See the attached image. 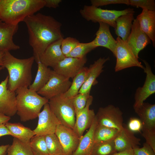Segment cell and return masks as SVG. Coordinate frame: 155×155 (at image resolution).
I'll return each instance as SVG.
<instances>
[{"mask_svg":"<svg viewBox=\"0 0 155 155\" xmlns=\"http://www.w3.org/2000/svg\"><path fill=\"white\" fill-rule=\"evenodd\" d=\"M24 22L27 28L29 43L37 63L50 44L63 38L61 31L62 24L52 16L40 13L27 17Z\"/></svg>","mask_w":155,"mask_h":155,"instance_id":"1","label":"cell"},{"mask_svg":"<svg viewBox=\"0 0 155 155\" xmlns=\"http://www.w3.org/2000/svg\"><path fill=\"white\" fill-rule=\"evenodd\" d=\"M34 61L33 56L20 59L14 57L9 51L4 52L3 67L8 72L7 87L9 90L15 92L20 88L30 86L32 80V67Z\"/></svg>","mask_w":155,"mask_h":155,"instance_id":"2","label":"cell"},{"mask_svg":"<svg viewBox=\"0 0 155 155\" xmlns=\"http://www.w3.org/2000/svg\"><path fill=\"white\" fill-rule=\"evenodd\" d=\"M44 0H0V20L17 25L45 7Z\"/></svg>","mask_w":155,"mask_h":155,"instance_id":"3","label":"cell"},{"mask_svg":"<svg viewBox=\"0 0 155 155\" xmlns=\"http://www.w3.org/2000/svg\"><path fill=\"white\" fill-rule=\"evenodd\" d=\"M16 92V113L22 122L38 117L42 108L49 100L28 87H21Z\"/></svg>","mask_w":155,"mask_h":155,"instance_id":"4","label":"cell"},{"mask_svg":"<svg viewBox=\"0 0 155 155\" xmlns=\"http://www.w3.org/2000/svg\"><path fill=\"white\" fill-rule=\"evenodd\" d=\"M134 11V9L130 8L121 10H108L102 9L91 5H84L80 11L82 17L88 21L94 23H104L115 29V21L118 17Z\"/></svg>","mask_w":155,"mask_h":155,"instance_id":"5","label":"cell"},{"mask_svg":"<svg viewBox=\"0 0 155 155\" xmlns=\"http://www.w3.org/2000/svg\"><path fill=\"white\" fill-rule=\"evenodd\" d=\"M50 108L61 123L73 129L75 119V113L71 98L61 94L49 100Z\"/></svg>","mask_w":155,"mask_h":155,"instance_id":"6","label":"cell"},{"mask_svg":"<svg viewBox=\"0 0 155 155\" xmlns=\"http://www.w3.org/2000/svg\"><path fill=\"white\" fill-rule=\"evenodd\" d=\"M116 40L117 45L113 54L116 58L115 72L133 67L143 69L144 67L136 57L126 42L119 37Z\"/></svg>","mask_w":155,"mask_h":155,"instance_id":"7","label":"cell"},{"mask_svg":"<svg viewBox=\"0 0 155 155\" xmlns=\"http://www.w3.org/2000/svg\"><path fill=\"white\" fill-rule=\"evenodd\" d=\"M142 125V136L146 141L155 139V104L144 102L134 109Z\"/></svg>","mask_w":155,"mask_h":155,"instance_id":"8","label":"cell"},{"mask_svg":"<svg viewBox=\"0 0 155 155\" xmlns=\"http://www.w3.org/2000/svg\"><path fill=\"white\" fill-rule=\"evenodd\" d=\"M71 84L69 79L52 70L48 81L37 93L49 100L55 96L65 93Z\"/></svg>","mask_w":155,"mask_h":155,"instance_id":"9","label":"cell"},{"mask_svg":"<svg viewBox=\"0 0 155 155\" xmlns=\"http://www.w3.org/2000/svg\"><path fill=\"white\" fill-rule=\"evenodd\" d=\"M98 125L117 129L123 127V113L120 109L112 104L99 108L95 116Z\"/></svg>","mask_w":155,"mask_h":155,"instance_id":"10","label":"cell"},{"mask_svg":"<svg viewBox=\"0 0 155 155\" xmlns=\"http://www.w3.org/2000/svg\"><path fill=\"white\" fill-rule=\"evenodd\" d=\"M38 117L37 125L33 130L36 135L45 136L54 133L57 126L61 124L51 110L48 102L44 105L42 111Z\"/></svg>","mask_w":155,"mask_h":155,"instance_id":"11","label":"cell"},{"mask_svg":"<svg viewBox=\"0 0 155 155\" xmlns=\"http://www.w3.org/2000/svg\"><path fill=\"white\" fill-rule=\"evenodd\" d=\"M142 61L145 65L143 69L146 77L143 86L138 87L136 90L134 109L142 104L149 97L155 93V75L148 62L145 60Z\"/></svg>","mask_w":155,"mask_h":155,"instance_id":"12","label":"cell"},{"mask_svg":"<svg viewBox=\"0 0 155 155\" xmlns=\"http://www.w3.org/2000/svg\"><path fill=\"white\" fill-rule=\"evenodd\" d=\"M125 42L138 59L139 52L151 43L150 39L142 30L136 18L133 22L130 34Z\"/></svg>","mask_w":155,"mask_h":155,"instance_id":"13","label":"cell"},{"mask_svg":"<svg viewBox=\"0 0 155 155\" xmlns=\"http://www.w3.org/2000/svg\"><path fill=\"white\" fill-rule=\"evenodd\" d=\"M55 133L61 144L64 155H72L78 147L80 137L73 129L61 124L57 127Z\"/></svg>","mask_w":155,"mask_h":155,"instance_id":"14","label":"cell"},{"mask_svg":"<svg viewBox=\"0 0 155 155\" xmlns=\"http://www.w3.org/2000/svg\"><path fill=\"white\" fill-rule=\"evenodd\" d=\"M8 75L0 83V113L9 117L16 113V94L7 87Z\"/></svg>","mask_w":155,"mask_h":155,"instance_id":"15","label":"cell"},{"mask_svg":"<svg viewBox=\"0 0 155 155\" xmlns=\"http://www.w3.org/2000/svg\"><path fill=\"white\" fill-rule=\"evenodd\" d=\"M93 97L90 95L85 107L75 114V119L73 129L80 138L84 132L91 126L95 117L94 111L90 109L93 100Z\"/></svg>","mask_w":155,"mask_h":155,"instance_id":"16","label":"cell"},{"mask_svg":"<svg viewBox=\"0 0 155 155\" xmlns=\"http://www.w3.org/2000/svg\"><path fill=\"white\" fill-rule=\"evenodd\" d=\"M87 61L86 57L82 58L65 57L53 68V70L66 78L73 79Z\"/></svg>","mask_w":155,"mask_h":155,"instance_id":"17","label":"cell"},{"mask_svg":"<svg viewBox=\"0 0 155 155\" xmlns=\"http://www.w3.org/2000/svg\"><path fill=\"white\" fill-rule=\"evenodd\" d=\"M140 141V139L135 135L134 133L123 125L113 140L116 152L139 147Z\"/></svg>","mask_w":155,"mask_h":155,"instance_id":"18","label":"cell"},{"mask_svg":"<svg viewBox=\"0 0 155 155\" xmlns=\"http://www.w3.org/2000/svg\"><path fill=\"white\" fill-rule=\"evenodd\" d=\"M109 59V57H100L90 65L88 67L84 83L79 93L90 92L92 86L98 82L96 78L103 71L104 64Z\"/></svg>","mask_w":155,"mask_h":155,"instance_id":"19","label":"cell"},{"mask_svg":"<svg viewBox=\"0 0 155 155\" xmlns=\"http://www.w3.org/2000/svg\"><path fill=\"white\" fill-rule=\"evenodd\" d=\"M18 29V25L10 24L0 20V51H9L20 49V47L13 40Z\"/></svg>","mask_w":155,"mask_h":155,"instance_id":"20","label":"cell"},{"mask_svg":"<svg viewBox=\"0 0 155 155\" xmlns=\"http://www.w3.org/2000/svg\"><path fill=\"white\" fill-rule=\"evenodd\" d=\"M63 38L50 44L40 56L39 61L46 66L53 68L65 57L61 49V44Z\"/></svg>","mask_w":155,"mask_h":155,"instance_id":"21","label":"cell"},{"mask_svg":"<svg viewBox=\"0 0 155 155\" xmlns=\"http://www.w3.org/2000/svg\"><path fill=\"white\" fill-rule=\"evenodd\" d=\"M99 26L95 34L96 37L92 42L96 48L103 47L110 50L114 54L117 45V41L110 31V26L102 22L99 23Z\"/></svg>","mask_w":155,"mask_h":155,"instance_id":"22","label":"cell"},{"mask_svg":"<svg viewBox=\"0 0 155 155\" xmlns=\"http://www.w3.org/2000/svg\"><path fill=\"white\" fill-rule=\"evenodd\" d=\"M138 20L142 30L149 37L155 46V11L142 9L137 15Z\"/></svg>","mask_w":155,"mask_h":155,"instance_id":"23","label":"cell"},{"mask_svg":"<svg viewBox=\"0 0 155 155\" xmlns=\"http://www.w3.org/2000/svg\"><path fill=\"white\" fill-rule=\"evenodd\" d=\"M97 124L95 117L88 131L80 138L78 147L72 155H91L94 143V132Z\"/></svg>","mask_w":155,"mask_h":155,"instance_id":"24","label":"cell"},{"mask_svg":"<svg viewBox=\"0 0 155 155\" xmlns=\"http://www.w3.org/2000/svg\"><path fill=\"white\" fill-rule=\"evenodd\" d=\"M134 11L123 15L118 17L115 21V33L118 37L125 42L131 32L134 19Z\"/></svg>","mask_w":155,"mask_h":155,"instance_id":"25","label":"cell"},{"mask_svg":"<svg viewBox=\"0 0 155 155\" xmlns=\"http://www.w3.org/2000/svg\"><path fill=\"white\" fill-rule=\"evenodd\" d=\"M5 125L11 136L24 143L30 144L31 139L35 135L33 130L20 123L7 122Z\"/></svg>","mask_w":155,"mask_h":155,"instance_id":"26","label":"cell"},{"mask_svg":"<svg viewBox=\"0 0 155 155\" xmlns=\"http://www.w3.org/2000/svg\"><path fill=\"white\" fill-rule=\"evenodd\" d=\"M37 63L38 69L36 74L34 82L28 88L37 92L43 87L48 81L52 70L39 61Z\"/></svg>","mask_w":155,"mask_h":155,"instance_id":"27","label":"cell"},{"mask_svg":"<svg viewBox=\"0 0 155 155\" xmlns=\"http://www.w3.org/2000/svg\"><path fill=\"white\" fill-rule=\"evenodd\" d=\"M119 131L117 129L97 124L94 133V143L113 140Z\"/></svg>","mask_w":155,"mask_h":155,"instance_id":"28","label":"cell"},{"mask_svg":"<svg viewBox=\"0 0 155 155\" xmlns=\"http://www.w3.org/2000/svg\"><path fill=\"white\" fill-rule=\"evenodd\" d=\"M88 67L84 66L73 78L71 86L63 95L65 97L71 98L76 96L84 82Z\"/></svg>","mask_w":155,"mask_h":155,"instance_id":"29","label":"cell"},{"mask_svg":"<svg viewBox=\"0 0 155 155\" xmlns=\"http://www.w3.org/2000/svg\"><path fill=\"white\" fill-rule=\"evenodd\" d=\"M6 155H34L30 144L24 143L14 137L8 148Z\"/></svg>","mask_w":155,"mask_h":155,"instance_id":"30","label":"cell"},{"mask_svg":"<svg viewBox=\"0 0 155 155\" xmlns=\"http://www.w3.org/2000/svg\"><path fill=\"white\" fill-rule=\"evenodd\" d=\"M30 146L34 155H50L47 148L45 136L34 135L30 140Z\"/></svg>","mask_w":155,"mask_h":155,"instance_id":"31","label":"cell"},{"mask_svg":"<svg viewBox=\"0 0 155 155\" xmlns=\"http://www.w3.org/2000/svg\"><path fill=\"white\" fill-rule=\"evenodd\" d=\"M45 139L50 155H64L61 144L55 133L45 135Z\"/></svg>","mask_w":155,"mask_h":155,"instance_id":"32","label":"cell"},{"mask_svg":"<svg viewBox=\"0 0 155 155\" xmlns=\"http://www.w3.org/2000/svg\"><path fill=\"white\" fill-rule=\"evenodd\" d=\"M116 152L113 140L94 143L91 155H112Z\"/></svg>","mask_w":155,"mask_h":155,"instance_id":"33","label":"cell"},{"mask_svg":"<svg viewBox=\"0 0 155 155\" xmlns=\"http://www.w3.org/2000/svg\"><path fill=\"white\" fill-rule=\"evenodd\" d=\"M92 41L87 43H78L76 46L65 57L82 58L86 57V54L95 49Z\"/></svg>","mask_w":155,"mask_h":155,"instance_id":"34","label":"cell"},{"mask_svg":"<svg viewBox=\"0 0 155 155\" xmlns=\"http://www.w3.org/2000/svg\"><path fill=\"white\" fill-rule=\"evenodd\" d=\"M90 95V92L85 93H79L71 98L75 114L85 107Z\"/></svg>","mask_w":155,"mask_h":155,"instance_id":"35","label":"cell"},{"mask_svg":"<svg viewBox=\"0 0 155 155\" xmlns=\"http://www.w3.org/2000/svg\"><path fill=\"white\" fill-rule=\"evenodd\" d=\"M79 41L75 38L69 37L63 38L61 44V49L65 57L76 46Z\"/></svg>","mask_w":155,"mask_h":155,"instance_id":"36","label":"cell"},{"mask_svg":"<svg viewBox=\"0 0 155 155\" xmlns=\"http://www.w3.org/2000/svg\"><path fill=\"white\" fill-rule=\"evenodd\" d=\"M141 8L142 9L155 11L154 0H129V5Z\"/></svg>","mask_w":155,"mask_h":155,"instance_id":"37","label":"cell"},{"mask_svg":"<svg viewBox=\"0 0 155 155\" xmlns=\"http://www.w3.org/2000/svg\"><path fill=\"white\" fill-rule=\"evenodd\" d=\"M91 5L96 7L113 4H125L129 5V0H91Z\"/></svg>","mask_w":155,"mask_h":155,"instance_id":"38","label":"cell"},{"mask_svg":"<svg viewBox=\"0 0 155 155\" xmlns=\"http://www.w3.org/2000/svg\"><path fill=\"white\" fill-rule=\"evenodd\" d=\"M133 155H155V152L146 143H144L143 147L135 148L133 149Z\"/></svg>","mask_w":155,"mask_h":155,"instance_id":"39","label":"cell"},{"mask_svg":"<svg viewBox=\"0 0 155 155\" xmlns=\"http://www.w3.org/2000/svg\"><path fill=\"white\" fill-rule=\"evenodd\" d=\"M142 125L140 119L131 118L129 121L128 128L133 133L139 132L142 130Z\"/></svg>","mask_w":155,"mask_h":155,"instance_id":"40","label":"cell"},{"mask_svg":"<svg viewBox=\"0 0 155 155\" xmlns=\"http://www.w3.org/2000/svg\"><path fill=\"white\" fill-rule=\"evenodd\" d=\"M45 7L49 8H56L59 6L61 2V0H44Z\"/></svg>","mask_w":155,"mask_h":155,"instance_id":"41","label":"cell"},{"mask_svg":"<svg viewBox=\"0 0 155 155\" xmlns=\"http://www.w3.org/2000/svg\"><path fill=\"white\" fill-rule=\"evenodd\" d=\"M5 123L0 124V137L6 135H11V134L9 129L6 126Z\"/></svg>","mask_w":155,"mask_h":155,"instance_id":"42","label":"cell"},{"mask_svg":"<svg viewBox=\"0 0 155 155\" xmlns=\"http://www.w3.org/2000/svg\"><path fill=\"white\" fill-rule=\"evenodd\" d=\"M112 155H133V149H130L125 150L117 152Z\"/></svg>","mask_w":155,"mask_h":155,"instance_id":"43","label":"cell"},{"mask_svg":"<svg viewBox=\"0 0 155 155\" xmlns=\"http://www.w3.org/2000/svg\"><path fill=\"white\" fill-rule=\"evenodd\" d=\"M10 119L11 117L0 113V124L8 122Z\"/></svg>","mask_w":155,"mask_h":155,"instance_id":"44","label":"cell"},{"mask_svg":"<svg viewBox=\"0 0 155 155\" xmlns=\"http://www.w3.org/2000/svg\"><path fill=\"white\" fill-rule=\"evenodd\" d=\"M10 145L0 146V155H6L7 151Z\"/></svg>","mask_w":155,"mask_h":155,"instance_id":"45","label":"cell"},{"mask_svg":"<svg viewBox=\"0 0 155 155\" xmlns=\"http://www.w3.org/2000/svg\"><path fill=\"white\" fill-rule=\"evenodd\" d=\"M4 52V51H0V71L4 68L3 64V58Z\"/></svg>","mask_w":155,"mask_h":155,"instance_id":"46","label":"cell"}]
</instances>
